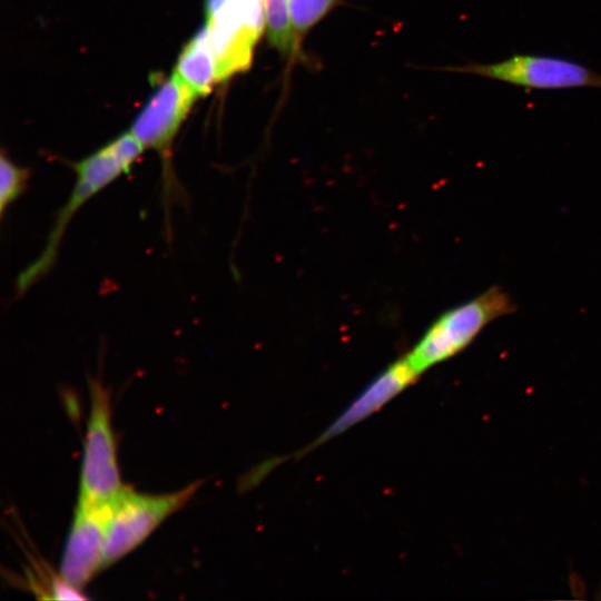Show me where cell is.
I'll return each mask as SVG.
<instances>
[{
    "label": "cell",
    "instance_id": "obj_11",
    "mask_svg": "<svg viewBox=\"0 0 601 601\" xmlns=\"http://www.w3.org/2000/svg\"><path fill=\"white\" fill-rule=\"evenodd\" d=\"M264 3L269 42L284 55L295 52L299 40L290 23L288 0H264Z\"/></svg>",
    "mask_w": 601,
    "mask_h": 601
},
{
    "label": "cell",
    "instance_id": "obj_5",
    "mask_svg": "<svg viewBox=\"0 0 601 601\" xmlns=\"http://www.w3.org/2000/svg\"><path fill=\"white\" fill-rule=\"evenodd\" d=\"M447 70L525 89H601L600 72L574 59L545 53H514L495 62H470Z\"/></svg>",
    "mask_w": 601,
    "mask_h": 601
},
{
    "label": "cell",
    "instance_id": "obj_12",
    "mask_svg": "<svg viewBox=\"0 0 601 601\" xmlns=\"http://www.w3.org/2000/svg\"><path fill=\"white\" fill-rule=\"evenodd\" d=\"M30 170L17 165L4 152L0 156V216L3 219L8 208L26 191Z\"/></svg>",
    "mask_w": 601,
    "mask_h": 601
},
{
    "label": "cell",
    "instance_id": "obj_4",
    "mask_svg": "<svg viewBox=\"0 0 601 601\" xmlns=\"http://www.w3.org/2000/svg\"><path fill=\"white\" fill-rule=\"evenodd\" d=\"M205 13L218 81L248 69L266 30L264 0H205Z\"/></svg>",
    "mask_w": 601,
    "mask_h": 601
},
{
    "label": "cell",
    "instance_id": "obj_9",
    "mask_svg": "<svg viewBox=\"0 0 601 601\" xmlns=\"http://www.w3.org/2000/svg\"><path fill=\"white\" fill-rule=\"evenodd\" d=\"M421 373L406 354L385 367L323 431L311 447H315L349 430L382 408L410 386Z\"/></svg>",
    "mask_w": 601,
    "mask_h": 601
},
{
    "label": "cell",
    "instance_id": "obj_8",
    "mask_svg": "<svg viewBox=\"0 0 601 601\" xmlns=\"http://www.w3.org/2000/svg\"><path fill=\"white\" fill-rule=\"evenodd\" d=\"M112 501L104 503L78 501L60 563V578L78 590L102 569Z\"/></svg>",
    "mask_w": 601,
    "mask_h": 601
},
{
    "label": "cell",
    "instance_id": "obj_3",
    "mask_svg": "<svg viewBox=\"0 0 601 601\" xmlns=\"http://www.w3.org/2000/svg\"><path fill=\"white\" fill-rule=\"evenodd\" d=\"M198 96L174 71L135 118L130 132L161 159V200L170 230V208L185 195L171 165V146Z\"/></svg>",
    "mask_w": 601,
    "mask_h": 601
},
{
    "label": "cell",
    "instance_id": "obj_10",
    "mask_svg": "<svg viewBox=\"0 0 601 601\" xmlns=\"http://www.w3.org/2000/svg\"><path fill=\"white\" fill-rule=\"evenodd\" d=\"M174 71L198 97L209 93L218 82L216 57L206 26L185 45Z\"/></svg>",
    "mask_w": 601,
    "mask_h": 601
},
{
    "label": "cell",
    "instance_id": "obj_13",
    "mask_svg": "<svg viewBox=\"0 0 601 601\" xmlns=\"http://www.w3.org/2000/svg\"><path fill=\"white\" fill-rule=\"evenodd\" d=\"M337 1L288 0L289 19L297 39L318 23Z\"/></svg>",
    "mask_w": 601,
    "mask_h": 601
},
{
    "label": "cell",
    "instance_id": "obj_7",
    "mask_svg": "<svg viewBox=\"0 0 601 601\" xmlns=\"http://www.w3.org/2000/svg\"><path fill=\"white\" fill-rule=\"evenodd\" d=\"M122 487L111 428L109 395L99 381H91L79 501L110 502Z\"/></svg>",
    "mask_w": 601,
    "mask_h": 601
},
{
    "label": "cell",
    "instance_id": "obj_2",
    "mask_svg": "<svg viewBox=\"0 0 601 601\" xmlns=\"http://www.w3.org/2000/svg\"><path fill=\"white\" fill-rule=\"evenodd\" d=\"M515 309L509 293L493 285L440 314L406 356L422 374L464 351L490 323Z\"/></svg>",
    "mask_w": 601,
    "mask_h": 601
},
{
    "label": "cell",
    "instance_id": "obj_1",
    "mask_svg": "<svg viewBox=\"0 0 601 601\" xmlns=\"http://www.w3.org/2000/svg\"><path fill=\"white\" fill-rule=\"evenodd\" d=\"M144 150L140 141L127 131L72 164L76 175L72 189L55 215L43 249L18 275L14 287L17 296L26 294L52 269L66 230L80 208L107 186L128 174Z\"/></svg>",
    "mask_w": 601,
    "mask_h": 601
},
{
    "label": "cell",
    "instance_id": "obj_6",
    "mask_svg": "<svg viewBox=\"0 0 601 601\" xmlns=\"http://www.w3.org/2000/svg\"><path fill=\"white\" fill-rule=\"evenodd\" d=\"M198 487L199 483L196 482L178 492L149 495L124 486L112 501L102 569L139 545L167 516L186 504Z\"/></svg>",
    "mask_w": 601,
    "mask_h": 601
}]
</instances>
